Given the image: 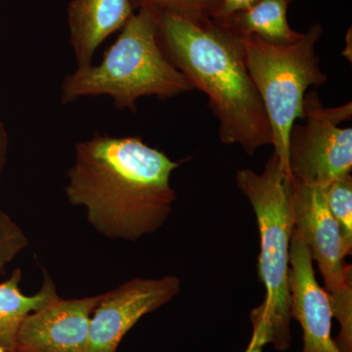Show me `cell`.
I'll return each instance as SVG.
<instances>
[{"mask_svg":"<svg viewBox=\"0 0 352 352\" xmlns=\"http://www.w3.org/2000/svg\"><path fill=\"white\" fill-rule=\"evenodd\" d=\"M180 163L138 136L95 133L78 143L67 173L69 203L108 238L136 241L159 230L176 200L170 176Z\"/></svg>","mask_w":352,"mask_h":352,"instance_id":"obj_1","label":"cell"},{"mask_svg":"<svg viewBox=\"0 0 352 352\" xmlns=\"http://www.w3.org/2000/svg\"><path fill=\"white\" fill-rule=\"evenodd\" d=\"M154 13L160 47L194 89L208 97L219 120L221 142L240 145L249 156L272 145L270 122L248 71L241 36L212 18Z\"/></svg>","mask_w":352,"mask_h":352,"instance_id":"obj_2","label":"cell"},{"mask_svg":"<svg viewBox=\"0 0 352 352\" xmlns=\"http://www.w3.org/2000/svg\"><path fill=\"white\" fill-rule=\"evenodd\" d=\"M191 90L193 85L166 59L157 43L154 11L143 8L129 18L100 64L78 67L65 78L61 102L107 95L116 108L135 113L141 97L166 99Z\"/></svg>","mask_w":352,"mask_h":352,"instance_id":"obj_3","label":"cell"},{"mask_svg":"<svg viewBox=\"0 0 352 352\" xmlns=\"http://www.w3.org/2000/svg\"><path fill=\"white\" fill-rule=\"evenodd\" d=\"M236 183L251 204L261 238L258 276L266 295L256 309L267 333L268 344L285 351L292 342L289 274L294 217L289 179L273 153L263 173L250 168L238 170Z\"/></svg>","mask_w":352,"mask_h":352,"instance_id":"obj_4","label":"cell"},{"mask_svg":"<svg viewBox=\"0 0 352 352\" xmlns=\"http://www.w3.org/2000/svg\"><path fill=\"white\" fill-rule=\"evenodd\" d=\"M322 32L320 24L311 25L302 38L288 45L265 43L256 36H241L245 65L272 131L274 154L289 180V132L296 120L305 118L303 103L308 88L327 82L316 53Z\"/></svg>","mask_w":352,"mask_h":352,"instance_id":"obj_5","label":"cell"},{"mask_svg":"<svg viewBox=\"0 0 352 352\" xmlns=\"http://www.w3.org/2000/svg\"><path fill=\"white\" fill-rule=\"evenodd\" d=\"M294 231L316 261L330 298L333 317L340 324L335 342L340 352H352L351 266L342 233L326 200L325 187L289 182Z\"/></svg>","mask_w":352,"mask_h":352,"instance_id":"obj_6","label":"cell"},{"mask_svg":"<svg viewBox=\"0 0 352 352\" xmlns=\"http://www.w3.org/2000/svg\"><path fill=\"white\" fill-rule=\"evenodd\" d=\"M305 124H295L289 136L292 182L326 187L352 170V129L340 124L351 119L352 103L326 108L316 91L305 94Z\"/></svg>","mask_w":352,"mask_h":352,"instance_id":"obj_7","label":"cell"},{"mask_svg":"<svg viewBox=\"0 0 352 352\" xmlns=\"http://www.w3.org/2000/svg\"><path fill=\"white\" fill-rule=\"evenodd\" d=\"M176 276L134 278L103 294L89 325L87 352H116L131 328L145 315L170 302L180 292Z\"/></svg>","mask_w":352,"mask_h":352,"instance_id":"obj_8","label":"cell"},{"mask_svg":"<svg viewBox=\"0 0 352 352\" xmlns=\"http://www.w3.org/2000/svg\"><path fill=\"white\" fill-rule=\"evenodd\" d=\"M103 295L56 300L21 324L16 352H87L90 320Z\"/></svg>","mask_w":352,"mask_h":352,"instance_id":"obj_9","label":"cell"},{"mask_svg":"<svg viewBox=\"0 0 352 352\" xmlns=\"http://www.w3.org/2000/svg\"><path fill=\"white\" fill-rule=\"evenodd\" d=\"M289 289L291 318L302 330V352H340L332 337L330 298L317 282L307 245L295 231L289 245Z\"/></svg>","mask_w":352,"mask_h":352,"instance_id":"obj_10","label":"cell"},{"mask_svg":"<svg viewBox=\"0 0 352 352\" xmlns=\"http://www.w3.org/2000/svg\"><path fill=\"white\" fill-rule=\"evenodd\" d=\"M133 14L131 0H72L68 25L78 67L91 65L97 48Z\"/></svg>","mask_w":352,"mask_h":352,"instance_id":"obj_11","label":"cell"},{"mask_svg":"<svg viewBox=\"0 0 352 352\" xmlns=\"http://www.w3.org/2000/svg\"><path fill=\"white\" fill-rule=\"evenodd\" d=\"M21 280L22 272L17 268L0 284V347L7 352L15 351L18 331L25 317L59 298L54 283L46 273L43 287L34 296L23 295Z\"/></svg>","mask_w":352,"mask_h":352,"instance_id":"obj_12","label":"cell"},{"mask_svg":"<svg viewBox=\"0 0 352 352\" xmlns=\"http://www.w3.org/2000/svg\"><path fill=\"white\" fill-rule=\"evenodd\" d=\"M292 1L293 0H258L247 10L233 14L219 22L239 36H256L265 43L288 45L295 43L303 36L289 27L287 12Z\"/></svg>","mask_w":352,"mask_h":352,"instance_id":"obj_13","label":"cell"},{"mask_svg":"<svg viewBox=\"0 0 352 352\" xmlns=\"http://www.w3.org/2000/svg\"><path fill=\"white\" fill-rule=\"evenodd\" d=\"M326 200L337 221L347 254L352 252V177L347 173L325 187Z\"/></svg>","mask_w":352,"mask_h":352,"instance_id":"obj_14","label":"cell"},{"mask_svg":"<svg viewBox=\"0 0 352 352\" xmlns=\"http://www.w3.org/2000/svg\"><path fill=\"white\" fill-rule=\"evenodd\" d=\"M132 8L170 12L189 19L215 18L219 0H131Z\"/></svg>","mask_w":352,"mask_h":352,"instance_id":"obj_15","label":"cell"},{"mask_svg":"<svg viewBox=\"0 0 352 352\" xmlns=\"http://www.w3.org/2000/svg\"><path fill=\"white\" fill-rule=\"evenodd\" d=\"M28 245V238L9 215L0 212V270Z\"/></svg>","mask_w":352,"mask_h":352,"instance_id":"obj_16","label":"cell"},{"mask_svg":"<svg viewBox=\"0 0 352 352\" xmlns=\"http://www.w3.org/2000/svg\"><path fill=\"white\" fill-rule=\"evenodd\" d=\"M252 336L249 346L245 352H263V347L268 344L267 333L263 322L256 312L252 311Z\"/></svg>","mask_w":352,"mask_h":352,"instance_id":"obj_17","label":"cell"},{"mask_svg":"<svg viewBox=\"0 0 352 352\" xmlns=\"http://www.w3.org/2000/svg\"><path fill=\"white\" fill-rule=\"evenodd\" d=\"M256 1L258 0H219V11L214 19L226 20L233 14L247 10Z\"/></svg>","mask_w":352,"mask_h":352,"instance_id":"obj_18","label":"cell"},{"mask_svg":"<svg viewBox=\"0 0 352 352\" xmlns=\"http://www.w3.org/2000/svg\"><path fill=\"white\" fill-rule=\"evenodd\" d=\"M7 147H8V136L3 124L0 122V173L6 164Z\"/></svg>","mask_w":352,"mask_h":352,"instance_id":"obj_19","label":"cell"},{"mask_svg":"<svg viewBox=\"0 0 352 352\" xmlns=\"http://www.w3.org/2000/svg\"><path fill=\"white\" fill-rule=\"evenodd\" d=\"M0 352H7L6 349H2V347H0Z\"/></svg>","mask_w":352,"mask_h":352,"instance_id":"obj_20","label":"cell"},{"mask_svg":"<svg viewBox=\"0 0 352 352\" xmlns=\"http://www.w3.org/2000/svg\"><path fill=\"white\" fill-rule=\"evenodd\" d=\"M13 352H16V351H13Z\"/></svg>","mask_w":352,"mask_h":352,"instance_id":"obj_21","label":"cell"}]
</instances>
